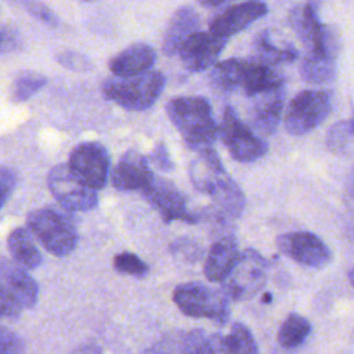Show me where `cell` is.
I'll return each mask as SVG.
<instances>
[{"label":"cell","mask_w":354,"mask_h":354,"mask_svg":"<svg viewBox=\"0 0 354 354\" xmlns=\"http://www.w3.org/2000/svg\"><path fill=\"white\" fill-rule=\"evenodd\" d=\"M170 252L177 260L184 263H196L202 257L203 249L196 241L183 236L170 245Z\"/></svg>","instance_id":"obj_33"},{"label":"cell","mask_w":354,"mask_h":354,"mask_svg":"<svg viewBox=\"0 0 354 354\" xmlns=\"http://www.w3.org/2000/svg\"><path fill=\"white\" fill-rule=\"evenodd\" d=\"M353 138H354V129L351 126L350 119L340 120L329 129V133L326 137V145L332 152L342 153L347 151Z\"/></svg>","instance_id":"obj_31"},{"label":"cell","mask_w":354,"mask_h":354,"mask_svg":"<svg viewBox=\"0 0 354 354\" xmlns=\"http://www.w3.org/2000/svg\"><path fill=\"white\" fill-rule=\"evenodd\" d=\"M17 185V173L7 166H0V210L10 199Z\"/></svg>","instance_id":"obj_38"},{"label":"cell","mask_w":354,"mask_h":354,"mask_svg":"<svg viewBox=\"0 0 354 354\" xmlns=\"http://www.w3.org/2000/svg\"><path fill=\"white\" fill-rule=\"evenodd\" d=\"M55 59L58 64H61L64 68L75 71V72H84L91 68L90 59L77 51L73 50H64L55 55Z\"/></svg>","instance_id":"obj_34"},{"label":"cell","mask_w":354,"mask_h":354,"mask_svg":"<svg viewBox=\"0 0 354 354\" xmlns=\"http://www.w3.org/2000/svg\"><path fill=\"white\" fill-rule=\"evenodd\" d=\"M254 48L257 54V61L266 65H274L279 62H292L297 58V51L288 47H278L270 39V33L267 30L261 32L254 41Z\"/></svg>","instance_id":"obj_28"},{"label":"cell","mask_w":354,"mask_h":354,"mask_svg":"<svg viewBox=\"0 0 354 354\" xmlns=\"http://www.w3.org/2000/svg\"><path fill=\"white\" fill-rule=\"evenodd\" d=\"M206 339L202 329H174L149 346L144 354H199Z\"/></svg>","instance_id":"obj_21"},{"label":"cell","mask_w":354,"mask_h":354,"mask_svg":"<svg viewBox=\"0 0 354 354\" xmlns=\"http://www.w3.org/2000/svg\"><path fill=\"white\" fill-rule=\"evenodd\" d=\"M224 1H202L201 4L202 6H206V7H216V6H221Z\"/></svg>","instance_id":"obj_44"},{"label":"cell","mask_w":354,"mask_h":354,"mask_svg":"<svg viewBox=\"0 0 354 354\" xmlns=\"http://www.w3.org/2000/svg\"><path fill=\"white\" fill-rule=\"evenodd\" d=\"M201 354H232L227 337L221 333H213L207 336Z\"/></svg>","instance_id":"obj_39"},{"label":"cell","mask_w":354,"mask_h":354,"mask_svg":"<svg viewBox=\"0 0 354 354\" xmlns=\"http://www.w3.org/2000/svg\"><path fill=\"white\" fill-rule=\"evenodd\" d=\"M199 25H201V18L194 7L184 6L176 10V12L171 15L167 24V28L165 30V36L162 41L163 54L167 57L178 54L185 40L194 33L199 32L198 30Z\"/></svg>","instance_id":"obj_18"},{"label":"cell","mask_w":354,"mask_h":354,"mask_svg":"<svg viewBox=\"0 0 354 354\" xmlns=\"http://www.w3.org/2000/svg\"><path fill=\"white\" fill-rule=\"evenodd\" d=\"M51 195L68 212H88L98 205V195L69 165H55L47 176Z\"/></svg>","instance_id":"obj_6"},{"label":"cell","mask_w":354,"mask_h":354,"mask_svg":"<svg viewBox=\"0 0 354 354\" xmlns=\"http://www.w3.org/2000/svg\"><path fill=\"white\" fill-rule=\"evenodd\" d=\"M209 196L214 201L216 207L231 218L239 217L245 209V196L238 184L228 174L214 185Z\"/></svg>","instance_id":"obj_25"},{"label":"cell","mask_w":354,"mask_h":354,"mask_svg":"<svg viewBox=\"0 0 354 354\" xmlns=\"http://www.w3.org/2000/svg\"><path fill=\"white\" fill-rule=\"evenodd\" d=\"M263 301H271V295L270 293H267V295H264V297H263Z\"/></svg>","instance_id":"obj_46"},{"label":"cell","mask_w":354,"mask_h":354,"mask_svg":"<svg viewBox=\"0 0 354 354\" xmlns=\"http://www.w3.org/2000/svg\"><path fill=\"white\" fill-rule=\"evenodd\" d=\"M282 87V76L270 65L261 64L257 59H245L241 90L248 97H257Z\"/></svg>","instance_id":"obj_22"},{"label":"cell","mask_w":354,"mask_h":354,"mask_svg":"<svg viewBox=\"0 0 354 354\" xmlns=\"http://www.w3.org/2000/svg\"><path fill=\"white\" fill-rule=\"evenodd\" d=\"M166 84V77L159 71L142 75L118 77L112 76L102 82L104 97L127 111H144L155 104Z\"/></svg>","instance_id":"obj_4"},{"label":"cell","mask_w":354,"mask_h":354,"mask_svg":"<svg viewBox=\"0 0 354 354\" xmlns=\"http://www.w3.org/2000/svg\"><path fill=\"white\" fill-rule=\"evenodd\" d=\"M227 176V171L212 148L198 152V156L189 165V178L194 187L202 194H210L214 185Z\"/></svg>","instance_id":"obj_23"},{"label":"cell","mask_w":354,"mask_h":354,"mask_svg":"<svg viewBox=\"0 0 354 354\" xmlns=\"http://www.w3.org/2000/svg\"><path fill=\"white\" fill-rule=\"evenodd\" d=\"M166 113L188 148L196 152L212 148L218 131L206 98L174 97L166 104Z\"/></svg>","instance_id":"obj_2"},{"label":"cell","mask_w":354,"mask_h":354,"mask_svg":"<svg viewBox=\"0 0 354 354\" xmlns=\"http://www.w3.org/2000/svg\"><path fill=\"white\" fill-rule=\"evenodd\" d=\"M7 248L12 260L26 271L37 268L43 261L41 253L35 245L32 232L26 227H18L10 232Z\"/></svg>","instance_id":"obj_24"},{"label":"cell","mask_w":354,"mask_h":354,"mask_svg":"<svg viewBox=\"0 0 354 354\" xmlns=\"http://www.w3.org/2000/svg\"><path fill=\"white\" fill-rule=\"evenodd\" d=\"M142 195L166 223L174 220L191 224L198 223V214L188 210L184 195L169 180L153 176L149 185L142 191Z\"/></svg>","instance_id":"obj_11"},{"label":"cell","mask_w":354,"mask_h":354,"mask_svg":"<svg viewBox=\"0 0 354 354\" xmlns=\"http://www.w3.org/2000/svg\"><path fill=\"white\" fill-rule=\"evenodd\" d=\"M199 354H201V353H199Z\"/></svg>","instance_id":"obj_49"},{"label":"cell","mask_w":354,"mask_h":354,"mask_svg":"<svg viewBox=\"0 0 354 354\" xmlns=\"http://www.w3.org/2000/svg\"><path fill=\"white\" fill-rule=\"evenodd\" d=\"M330 94L324 90H304L289 104L285 115V129L292 136H303L317 129L329 115Z\"/></svg>","instance_id":"obj_8"},{"label":"cell","mask_w":354,"mask_h":354,"mask_svg":"<svg viewBox=\"0 0 354 354\" xmlns=\"http://www.w3.org/2000/svg\"><path fill=\"white\" fill-rule=\"evenodd\" d=\"M311 333V324L299 314H289L278 330V342L285 348L300 346Z\"/></svg>","instance_id":"obj_27"},{"label":"cell","mask_w":354,"mask_h":354,"mask_svg":"<svg viewBox=\"0 0 354 354\" xmlns=\"http://www.w3.org/2000/svg\"><path fill=\"white\" fill-rule=\"evenodd\" d=\"M238 243L234 236L214 241L205 259L203 272L210 282H223L239 259Z\"/></svg>","instance_id":"obj_20"},{"label":"cell","mask_w":354,"mask_h":354,"mask_svg":"<svg viewBox=\"0 0 354 354\" xmlns=\"http://www.w3.org/2000/svg\"><path fill=\"white\" fill-rule=\"evenodd\" d=\"M149 159L162 171H171L174 167L170 153L163 142H158L155 145V148L152 149V152L149 155Z\"/></svg>","instance_id":"obj_40"},{"label":"cell","mask_w":354,"mask_h":354,"mask_svg":"<svg viewBox=\"0 0 354 354\" xmlns=\"http://www.w3.org/2000/svg\"><path fill=\"white\" fill-rule=\"evenodd\" d=\"M148 159L136 149H129L112 170V185L119 191H144L153 178Z\"/></svg>","instance_id":"obj_15"},{"label":"cell","mask_w":354,"mask_h":354,"mask_svg":"<svg viewBox=\"0 0 354 354\" xmlns=\"http://www.w3.org/2000/svg\"><path fill=\"white\" fill-rule=\"evenodd\" d=\"M267 261L254 249H246L239 254V259L221 282V290L230 300H248L254 296L266 283Z\"/></svg>","instance_id":"obj_9"},{"label":"cell","mask_w":354,"mask_h":354,"mask_svg":"<svg viewBox=\"0 0 354 354\" xmlns=\"http://www.w3.org/2000/svg\"><path fill=\"white\" fill-rule=\"evenodd\" d=\"M72 354H104L102 350L94 344V343H83V344H79L73 351Z\"/></svg>","instance_id":"obj_42"},{"label":"cell","mask_w":354,"mask_h":354,"mask_svg":"<svg viewBox=\"0 0 354 354\" xmlns=\"http://www.w3.org/2000/svg\"><path fill=\"white\" fill-rule=\"evenodd\" d=\"M173 301L188 317L209 318L220 325L230 318V299L221 289L202 282H185L173 292Z\"/></svg>","instance_id":"obj_5"},{"label":"cell","mask_w":354,"mask_h":354,"mask_svg":"<svg viewBox=\"0 0 354 354\" xmlns=\"http://www.w3.org/2000/svg\"><path fill=\"white\" fill-rule=\"evenodd\" d=\"M19 44V36L17 30L11 28H0V55L15 50Z\"/></svg>","instance_id":"obj_41"},{"label":"cell","mask_w":354,"mask_h":354,"mask_svg":"<svg viewBox=\"0 0 354 354\" xmlns=\"http://www.w3.org/2000/svg\"><path fill=\"white\" fill-rule=\"evenodd\" d=\"M0 354H25V346L18 333L0 325Z\"/></svg>","instance_id":"obj_35"},{"label":"cell","mask_w":354,"mask_h":354,"mask_svg":"<svg viewBox=\"0 0 354 354\" xmlns=\"http://www.w3.org/2000/svg\"><path fill=\"white\" fill-rule=\"evenodd\" d=\"M0 259H1V256H0Z\"/></svg>","instance_id":"obj_48"},{"label":"cell","mask_w":354,"mask_h":354,"mask_svg":"<svg viewBox=\"0 0 354 354\" xmlns=\"http://www.w3.org/2000/svg\"><path fill=\"white\" fill-rule=\"evenodd\" d=\"M113 267L118 272L133 275L137 278H142L148 274L149 267L145 261H142L137 254L130 252H122L118 253L113 257Z\"/></svg>","instance_id":"obj_32"},{"label":"cell","mask_w":354,"mask_h":354,"mask_svg":"<svg viewBox=\"0 0 354 354\" xmlns=\"http://www.w3.org/2000/svg\"><path fill=\"white\" fill-rule=\"evenodd\" d=\"M285 91L283 87L260 94L249 112L250 126L261 136H271L279 123Z\"/></svg>","instance_id":"obj_19"},{"label":"cell","mask_w":354,"mask_h":354,"mask_svg":"<svg viewBox=\"0 0 354 354\" xmlns=\"http://www.w3.org/2000/svg\"><path fill=\"white\" fill-rule=\"evenodd\" d=\"M347 278H348V282L354 286V268H351L350 271H348V274H347Z\"/></svg>","instance_id":"obj_45"},{"label":"cell","mask_w":354,"mask_h":354,"mask_svg":"<svg viewBox=\"0 0 354 354\" xmlns=\"http://www.w3.org/2000/svg\"><path fill=\"white\" fill-rule=\"evenodd\" d=\"M156 61V51L147 43H134L109 59L113 76L129 77L149 72Z\"/></svg>","instance_id":"obj_17"},{"label":"cell","mask_w":354,"mask_h":354,"mask_svg":"<svg viewBox=\"0 0 354 354\" xmlns=\"http://www.w3.org/2000/svg\"><path fill=\"white\" fill-rule=\"evenodd\" d=\"M22 310L19 301L0 283V318H17Z\"/></svg>","instance_id":"obj_37"},{"label":"cell","mask_w":354,"mask_h":354,"mask_svg":"<svg viewBox=\"0 0 354 354\" xmlns=\"http://www.w3.org/2000/svg\"><path fill=\"white\" fill-rule=\"evenodd\" d=\"M25 10L37 21H41L43 24H46L50 28H57L59 25V19L58 17L54 14V11L47 7L43 3H37V1H22L21 3Z\"/></svg>","instance_id":"obj_36"},{"label":"cell","mask_w":354,"mask_h":354,"mask_svg":"<svg viewBox=\"0 0 354 354\" xmlns=\"http://www.w3.org/2000/svg\"><path fill=\"white\" fill-rule=\"evenodd\" d=\"M267 14V6L261 1H246L227 7L216 14L209 24V32L227 39L246 29L256 19Z\"/></svg>","instance_id":"obj_14"},{"label":"cell","mask_w":354,"mask_h":354,"mask_svg":"<svg viewBox=\"0 0 354 354\" xmlns=\"http://www.w3.org/2000/svg\"><path fill=\"white\" fill-rule=\"evenodd\" d=\"M347 189H348V192H350L351 198L354 199V169H353V171H351V173H350V176H348V181H347Z\"/></svg>","instance_id":"obj_43"},{"label":"cell","mask_w":354,"mask_h":354,"mask_svg":"<svg viewBox=\"0 0 354 354\" xmlns=\"http://www.w3.org/2000/svg\"><path fill=\"white\" fill-rule=\"evenodd\" d=\"M217 131L231 158L236 162L252 163L260 159L268 151L267 142L256 136L230 105L224 106Z\"/></svg>","instance_id":"obj_7"},{"label":"cell","mask_w":354,"mask_h":354,"mask_svg":"<svg viewBox=\"0 0 354 354\" xmlns=\"http://www.w3.org/2000/svg\"><path fill=\"white\" fill-rule=\"evenodd\" d=\"M0 283L24 308H32L37 303L39 286L36 281L14 260L6 257L0 259Z\"/></svg>","instance_id":"obj_16"},{"label":"cell","mask_w":354,"mask_h":354,"mask_svg":"<svg viewBox=\"0 0 354 354\" xmlns=\"http://www.w3.org/2000/svg\"><path fill=\"white\" fill-rule=\"evenodd\" d=\"M350 122H351V126H353V129H354V113H353V116H351Z\"/></svg>","instance_id":"obj_47"},{"label":"cell","mask_w":354,"mask_h":354,"mask_svg":"<svg viewBox=\"0 0 354 354\" xmlns=\"http://www.w3.org/2000/svg\"><path fill=\"white\" fill-rule=\"evenodd\" d=\"M225 44L227 39L210 32H196L181 46L180 59L189 72H202L216 64Z\"/></svg>","instance_id":"obj_13"},{"label":"cell","mask_w":354,"mask_h":354,"mask_svg":"<svg viewBox=\"0 0 354 354\" xmlns=\"http://www.w3.org/2000/svg\"><path fill=\"white\" fill-rule=\"evenodd\" d=\"M26 228L47 252L57 257L72 253L79 241L71 212L61 206H44L32 210L26 216Z\"/></svg>","instance_id":"obj_3"},{"label":"cell","mask_w":354,"mask_h":354,"mask_svg":"<svg viewBox=\"0 0 354 354\" xmlns=\"http://www.w3.org/2000/svg\"><path fill=\"white\" fill-rule=\"evenodd\" d=\"M292 24L307 48L300 73L306 82L321 84L333 79L339 54V39L330 26L322 25L313 4L295 10Z\"/></svg>","instance_id":"obj_1"},{"label":"cell","mask_w":354,"mask_h":354,"mask_svg":"<svg viewBox=\"0 0 354 354\" xmlns=\"http://www.w3.org/2000/svg\"><path fill=\"white\" fill-rule=\"evenodd\" d=\"M225 337L232 354H259L257 343L246 325L241 322L232 324L231 330Z\"/></svg>","instance_id":"obj_30"},{"label":"cell","mask_w":354,"mask_h":354,"mask_svg":"<svg viewBox=\"0 0 354 354\" xmlns=\"http://www.w3.org/2000/svg\"><path fill=\"white\" fill-rule=\"evenodd\" d=\"M69 166L95 191L104 188L109 174V155L97 141L77 144L69 156Z\"/></svg>","instance_id":"obj_10"},{"label":"cell","mask_w":354,"mask_h":354,"mask_svg":"<svg viewBox=\"0 0 354 354\" xmlns=\"http://www.w3.org/2000/svg\"><path fill=\"white\" fill-rule=\"evenodd\" d=\"M243 65L245 59L242 58H230L216 64L209 75V82L212 87L221 93L241 90Z\"/></svg>","instance_id":"obj_26"},{"label":"cell","mask_w":354,"mask_h":354,"mask_svg":"<svg viewBox=\"0 0 354 354\" xmlns=\"http://www.w3.org/2000/svg\"><path fill=\"white\" fill-rule=\"evenodd\" d=\"M47 83V77L36 71H21L12 79L10 95L14 102H24L39 93Z\"/></svg>","instance_id":"obj_29"},{"label":"cell","mask_w":354,"mask_h":354,"mask_svg":"<svg viewBox=\"0 0 354 354\" xmlns=\"http://www.w3.org/2000/svg\"><path fill=\"white\" fill-rule=\"evenodd\" d=\"M277 245L285 256L308 267H322L332 257L329 248L321 238L308 231L283 234L278 236Z\"/></svg>","instance_id":"obj_12"}]
</instances>
